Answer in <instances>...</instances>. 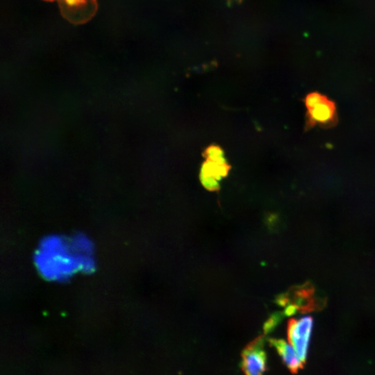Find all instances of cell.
Returning a JSON list of instances; mask_svg holds the SVG:
<instances>
[{"label":"cell","instance_id":"obj_6","mask_svg":"<svg viewBox=\"0 0 375 375\" xmlns=\"http://www.w3.org/2000/svg\"><path fill=\"white\" fill-rule=\"evenodd\" d=\"M270 343L277 349L278 353L283 359L284 364L288 366L292 372L296 373L303 368V363L300 360L295 349L285 341L280 339H270Z\"/></svg>","mask_w":375,"mask_h":375},{"label":"cell","instance_id":"obj_4","mask_svg":"<svg viewBox=\"0 0 375 375\" xmlns=\"http://www.w3.org/2000/svg\"><path fill=\"white\" fill-rule=\"evenodd\" d=\"M313 321L311 316L300 319H291L288 325V336L290 343L305 365L307 360L310 338H311Z\"/></svg>","mask_w":375,"mask_h":375},{"label":"cell","instance_id":"obj_5","mask_svg":"<svg viewBox=\"0 0 375 375\" xmlns=\"http://www.w3.org/2000/svg\"><path fill=\"white\" fill-rule=\"evenodd\" d=\"M262 339L258 338L242 352V369L247 374H261L267 369V356L264 347Z\"/></svg>","mask_w":375,"mask_h":375},{"label":"cell","instance_id":"obj_1","mask_svg":"<svg viewBox=\"0 0 375 375\" xmlns=\"http://www.w3.org/2000/svg\"><path fill=\"white\" fill-rule=\"evenodd\" d=\"M33 261L41 275L51 282L66 281L78 272L89 273L96 266L93 254L83 251L71 238L57 235L41 240Z\"/></svg>","mask_w":375,"mask_h":375},{"label":"cell","instance_id":"obj_7","mask_svg":"<svg viewBox=\"0 0 375 375\" xmlns=\"http://www.w3.org/2000/svg\"><path fill=\"white\" fill-rule=\"evenodd\" d=\"M43 1L49 2V3L57 1L59 5L61 6H71L97 3V0H43Z\"/></svg>","mask_w":375,"mask_h":375},{"label":"cell","instance_id":"obj_2","mask_svg":"<svg viewBox=\"0 0 375 375\" xmlns=\"http://www.w3.org/2000/svg\"><path fill=\"white\" fill-rule=\"evenodd\" d=\"M306 107L307 129L320 126L331 127L338 122L336 104L328 97L319 92H311L304 100Z\"/></svg>","mask_w":375,"mask_h":375},{"label":"cell","instance_id":"obj_3","mask_svg":"<svg viewBox=\"0 0 375 375\" xmlns=\"http://www.w3.org/2000/svg\"><path fill=\"white\" fill-rule=\"evenodd\" d=\"M205 157L207 160L201 170V181L208 190L217 191L219 181L228 175L230 165L225 161L222 150L217 146L207 148Z\"/></svg>","mask_w":375,"mask_h":375}]
</instances>
